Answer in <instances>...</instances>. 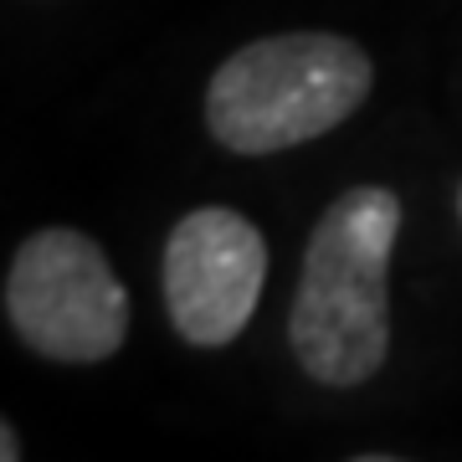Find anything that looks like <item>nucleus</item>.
I'll return each mask as SVG.
<instances>
[{
    "label": "nucleus",
    "instance_id": "1",
    "mask_svg": "<svg viewBox=\"0 0 462 462\" xmlns=\"http://www.w3.org/2000/svg\"><path fill=\"white\" fill-rule=\"evenodd\" d=\"M401 200L385 185H355L319 216L288 314V345L303 375L349 391L391 355V252Z\"/></svg>",
    "mask_w": 462,
    "mask_h": 462
},
{
    "label": "nucleus",
    "instance_id": "2",
    "mask_svg": "<svg viewBox=\"0 0 462 462\" xmlns=\"http://www.w3.org/2000/svg\"><path fill=\"white\" fill-rule=\"evenodd\" d=\"M375 83L349 36L282 32L247 42L206 88V129L231 154H278L339 129Z\"/></svg>",
    "mask_w": 462,
    "mask_h": 462
},
{
    "label": "nucleus",
    "instance_id": "3",
    "mask_svg": "<svg viewBox=\"0 0 462 462\" xmlns=\"http://www.w3.org/2000/svg\"><path fill=\"white\" fill-rule=\"evenodd\" d=\"M5 319L42 360L98 365L129 339V288L93 236L47 226L11 257Z\"/></svg>",
    "mask_w": 462,
    "mask_h": 462
},
{
    "label": "nucleus",
    "instance_id": "4",
    "mask_svg": "<svg viewBox=\"0 0 462 462\" xmlns=\"http://www.w3.org/2000/svg\"><path fill=\"white\" fill-rule=\"evenodd\" d=\"M267 282V242L242 211L200 206L165 242V309L185 345L221 349L247 329Z\"/></svg>",
    "mask_w": 462,
    "mask_h": 462
},
{
    "label": "nucleus",
    "instance_id": "5",
    "mask_svg": "<svg viewBox=\"0 0 462 462\" xmlns=\"http://www.w3.org/2000/svg\"><path fill=\"white\" fill-rule=\"evenodd\" d=\"M0 457H5V462H16V457H21V437H16V427H11V421L0 427Z\"/></svg>",
    "mask_w": 462,
    "mask_h": 462
},
{
    "label": "nucleus",
    "instance_id": "6",
    "mask_svg": "<svg viewBox=\"0 0 462 462\" xmlns=\"http://www.w3.org/2000/svg\"><path fill=\"white\" fill-rule=\"evenodd\" d=\"M457 211H462V190H457Z\"/></svg>",
    "mask_w": 462,
    "mask_h": 462
}]
</instances>
